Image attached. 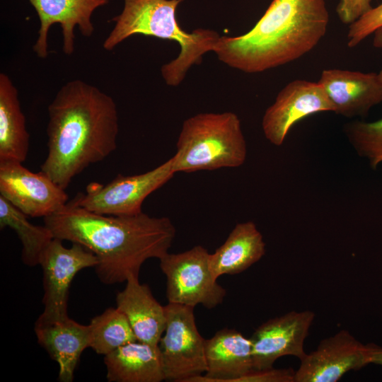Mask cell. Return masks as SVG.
<instances>
[{
	"label": "cell",
	"instance_id": "obj_1",
	"mask_svg": "<svg viewBox=\"0 0 382 382\" xmlns=\"http://www.w3.org/2000/svg\"><path fill=\"white\" fill-rule=\"evenodd\" d=\"M54 238L78 243L97 257L95 267L105 284L137 277L143 263L160 259L170 248L175 228L168 217H153L143 212L132 216L96 214L72 199L55 213L44 218Z\"/></svg>",
	"mask_w": 382,
	"mask_h": 382
},
{
	"label": "cell",
	"instance_id": "obj_2",
	"mask_svg": "<svg viewBox=\"0 0 382 382\" xmlns=\"http://www.w3.org/2000/svg\"><path fill=\"white\" fill-rule=\"evenodd\" d=\"M47 155L41 171L66 190L73 178L117 148L119 119L113 98L75 79L48 106Z\"/></svg>",
	"mask_w": 382,
	"mask_h": 382
},
{
	"label": "cell",
	"instance_id": "obj_3",
	"mask_svg": "<svg viewBox=\"0 0 382 382\" xmlns=\"http://www.w3.org/2000/svg\"><path fill=\"white\" fill-rule=\"evenodd\" d=\"M329 19L325 0H272L251 30L220 36L213 52L231 68L262 72L312 50L325 35Z\"/></svg>",
	"mask_w": 382,
	"mask_h": 382
},
{
	"label": "cell",
	"instance_id": "obj_4",
	"mask_svg": "<svg viewBox=\"0 0 382 382\" xmlns=\"http://www.w3.org/2000/svg\"><path fill=\"white\" fill-rule=\"evenodd\" d=\"M185 0H124L122 12L113 17L114 27L103 43L111 51L128 37L141 34L176 42L180 52L162 65L161 73L170 86L180 84L189 69L199 64L203 56L213 52L220 35L215 30L197 28L188 33L176 19V9Z\"/></svg>",
	"mask_w": 382,
	"mask_h": 382
},
{
	"label": "cell",
	"instance_id": "obj_5",
	"mask_svg": "<svg viewBox=\"0 0 382 382\" xmlns=\"http://www.w3.org/2000/svg\"><path fill=\"white\" fill-rule=\"evenodd\" d=\"M176 149L171 157L175 173L236 168L247 156L241 120L232 112H201L188 117Z\"/></svg>",
	"mask_w": 382,
	"mask_h": 382
},
{
	"label": "cell",
	"instance_id": "obj_6",
	"mask_svg": "<svg viewBox=\"0 0 382 382\" xmlns=\"http://www.w3.org/2000/svg\"><path fill=\"white\" fill-rule=\"evenodd\" d=\"M175 174L172 158L146 173L132 175H117L103 185L91 183L84 193L73 199L90 212L112 216H132L142 212L144 199L168 182Z\"/></svg>",
	"mask_w": 382,
	"mask_h": 382
},
{
	"label": "cell",
	"instance_id": "obj_7",
	"mask_svg": "<svg viewBox=\"0 0 382 382\" xmlns=\"http://www.w3.org/2000/svg\"><path fill=\"white\" fill-rule=\"evenodd\" d=\"M209 255L205 248L196 245L183 253H168L159 259L166 277L168 303L213 308L223 302L226 291L212 274Z\"/></svg>",
	"mask_w": 382,
	"mask_h": 382
},
{
	"label": "cell",
	"instance_id": "obj_8",
	"mask_svg": "<svg viewBox=\"0 0 382 382\" xmlns=\"http://www.w3.org/2000/svg\"><path fill=\"white\" fill-rule=\"evenodd\" d=\"M166 325L159 341L166 381L189 382L207 371L205 339L199 332L194 307L168 303Z\"/></svg>",
	"mask_w": 382,
	"mask_h": 382
},
{
	"label": "cell",
	"instance_id": "obj_9",
	"mask_svg": "<svg viewBox=\"0 0 382 382\" xmlns=\"http://www.w3.org/2000/svg\"><path fill=\"white\" fill-rule=\"evenodd\" d=\"M62 240L54 238L41 254L44 309L35 323L42 324L68 316L69 289L75 275L81 270L95 267L96 256L78 243L66 248Z\"/></svg>",
	"mask_w": 382,
	"mask_h": 382
},
{
	"label": "cell",
	"instance_id": "obj_10",
	"mask_svg": "<svg viewBox=\"0 0 382 382\" xmlns=\"http://www.w3.org/2000/svg\"><path fill=\"white\" fill-rule=\"evenodd\" d=\"M0 195L25 215L43 218L69 199L65 189L45 173H33L16 161H0Z\"/></svg>",
	"mask_w": 382,
	"mask_h": 382
},
{
	"label": "cell",
	"instance_id": "obj_11",
	"mask_svg": "<svg viewBox=\"0 0 382 382\" xmlns=\"http://www.w3.org/2000/svg\"><path fill=\"white\" fill-rule=\"evenodd\" d=\"M320 112H334L322 84L303 79L287 83L267 108L262 120L265 138L281 146L291 128L301 120Z\"/></svg>",
	"mask_w": 382,
	"mask_h": 382
},
{
	"label": "cell",
	"instance_id": "obj_12",
	"mask_svg": "<svg viewBox=\"0 0 382 382\" xmlns=\"http://www.w3.org/2000/svg\"><path fill=\"white\" fill-rule=\"evenodd\" d=\"M300 361L294 382H336L348 371L370 364L369 347L348 330H341L322 340Z\"/></svg>",
	"mask_w": 382,
	"mask_h": 382
},
{
	"label": "cell",
	"instance_id": "obj_13",
	"mask_svg": "<svg viewBox=\"0 0 382 382\" xmlns=\"http://www.w3.org/2000/svg\"><path fill=\"white\" fill-rule=\"evenodd\" d=\"M314 318L311 311H291L257 327L250 337L255 370L272 368L284 356L301 360L306 354L304 342Z\"/></svg>",
	"mask_w": 382,
	"mask_h": 382
},
{
	"label": "cell",
	"instance_id": "obj_14",
	"mask_svg": "<svg viewBox=\"0 0 382 382\" xmlns=\"http://www.w3.org/2000/svg\"><path fill=\"white\" fill-rule=\"evenodd\" d=\"M39 20L38 37L33 46L40 59L48 55V33L51 26L58 23L62 31V50L66 55L74 51V28L78 26L81 35L90 37L94 33L91 17L94 11L109 0H28Z\"/></svg>",
	"mask_w": 382,
	"mask_h": 382
},
{
	"label": "cell",
	"instance_id": "obj_15",
	"mask_svg": "<svg viewBox=\"0 0 382 382\" xmlns=\"http://www.w3.org/2000/svg\"><path fill=\"white\" fill-rule=\"evenodd\" d=\"M318 81L332 103L334 112L346 117H365L382 102V84L376 73L325 69Z\"/></svg>",
	"mask_w": 382,
	"mask_h": 382
},
{
	"label": "cell",
	"instance_id": "obj_16",
	"mask_svg": "<svg viewBox=\"0 0 382 382\" xmlns=\"http://www.w3.org/2000/svg\"><path fill=\"white\" fill-rule=\"evenodd\" d=\"M207 371L189 382H236L254 369L250 338L224 328L205 340Z\"/></svg>",
	"mask_w": 382,
	"mask_h": 382
},
{
	"label": "cell",
	"instance_id": "obj_17",
	"mask_svg": "<svg viewBox=\"0 0 382 382\" xmlns=\"http://www.w3.org/2000/svg\"><path fill=\"white\" fill-rule=\"evenodd\" d=\"M116 308L127 317L138 341L158 345L166 329V308L139 277L128 276L125 289L117 294Z\"/></svg>",
	"mask_w": 382,
	"mask_h": 382
},
{
	"label": "cell",
	"instance_id": "obj_18",
	"mask_svg": "<svg viewBox=\"0 0 382 382\" xmlns=\"http://www.w3.org/2000/svg\"><path fill=\"white\" fill-rule=\"evenodd\" d=\"M38 344L59 365L58 380L71 382L81 354L90 346L89 326L67 317L47 323L35 324Z\"/></svg>",
	"mask_w": 382,
	"mask_h": 382
},
{
	"label": "cell",
	"instance_id": "obj_19",
	"mask_svg": "<svg viewBox=\"0 0 382 382\" xmlns=\"http://www.w3.org/2000/svg\"><path fill=\"white\" fill-rule=\"evenodd\" d=\"M109 382H161L165 380L160 349L140 341L127 343L105 355Z\"/></svg>",
	"mask_w": 382,
	"mask_h": 382
},
{
	"label": "cell",
	"instance_id": "obj_20",
	"mask_svg": "<svg viewBox=\"0 0 382 382\" xmlns=\"http://www.w3.org/2000/svg\"><path fill=\"white\" fill-rule=\"evenodd\" d=\"M266 245L255 224H237L226 241L209 255V268L215 279L223 274L243 272L265 254Z\"/></svg>",
	"mask_w": 382,
	"mask_h": 382
},
{
	"label": "cell",
	"instance_id": "obj_21",
	"mask_svg": "<svg viewBox=\"0 0 382 382\" xmlns=\"http://www.w3.org/2000/svg\"><path fill=\"white\" fill-rule=\"evenodd\" d=\"M30 135L22 111L18 92L10 77L0 74V161L24 162Z\"/></svg>",
	"mask_w": 382,
	"mask_h": 382
},
{
	"label": "cell",
	"instance_id": "obj_22",
	"mask_svg": "<svg viewBox=\"0 0 382 382\" xmlns=\"http://www.w3.org/2000/svg\"><path fill=\"white\" fill-rule=\"evenodd\" d=\"M24 213L0 195V228L13 229L22 245V260L30 267L39 265L41 254L54 238L52 231L44 226L31 224Z\"/></svg>",
	"mask_w": 382,
	"mask_h": 382
},
{
	"label": "cell",
	"instance_id": "obj_23",
	"mask_svg": "<svg viewBox=\"0 0 382 382\" xmlns=\"http://www.w3.org/2000/svg\"><path fill=\"white\" fill-rule=\"evenodd\" d=\"M90 346L97 354L106 355L137 337L125 315L117 308H108L93 318L88 325Z\"/></svg>",
	"mask_w": 382,
	"mask_h": 382
},
{
	"label": "cell",
	"instance_id": "obj_24",
	"mask_svg": "<svg viewBox=\"0 0 382 382\" xmlns=\"http://www.w3.org/2000/svg\"><path fill=\"white\" fill-rule=\"evenodd\" d=\"M344 129L356 151L376 169L382 162V118L371 122L355 120L346 124Z\"/></svg>",
	"mask_w": 382,
	"mask_h": 382
},
{
	"label": "cell",
	"instance_id": "obj_25",
	"mask_svg": "<svg viewBox=\"0 0 382 382\" xmlns=\"http://www.w3.org/2000/svg\"><path fill=\"white\" fill-rule=\"evenodd\" d=\"M382 26V4L349 25L347 45L354 47Z\"/></svg>",
	"mask_w": 382,
	"mask_h": 382
},
{
	"label": "cell",
	"instance_id": "obj_26",
	"mask_svg": "<svg viewBox=\"0 0 382 382\" xmlns=\"http://www.w3.org/2000/svg\"><path fill=\"white\" fill-rule=\"evenodd\" d=\"M295 371L292 368H270L253 370L236 382H294Z\"/></svg>",
	"mask_w": 382,
	"mask_h": 382
},
{
	"label": "cell",
	"instance_id": "obj_27",
	"mask_svg": "<svg viewBox=\"0 0 382 382\" xmlns=\"http://www.w3.org/2000/svg\"><path fill=\"white\" fill-rule=\"evenodd\" d=\"M371 8V0H340L336 12L341 22L349 25Z\"/></svg>",
	"mask_w": 382,
	"mask_h": 382
},
{
	"label": "cell",
	"instance_id": "obj_28",
	"mask_svg": "<svg viewBox=\"0 0 382 382\" xmlns=\"http://www.w3.org/2000/svg\"><path fill=\"white\" fill-rule=\"evenodd\" d=\"M369 363L382 366V347L374 344H368Z\"/></svg>",
	"mask_w": 382,
	"mask_h": 382
},
{
	"label": "cell",
	"instance_id": "obj_29",
	"mask_svg": "<svg viewBox=\"0 0 382 382\" xmlns=\"http://www.w3.org/2000/svg\"><path fill=\"white\" fill-rule=\"evenodd\" d=\"M373 44L377 48H382V26L376 29L374 33ZM381 83L382 84V69L377 74Z\"/></svg>",
	"mask_w": 382,
	"mask_h": 382
}]
</instances>
